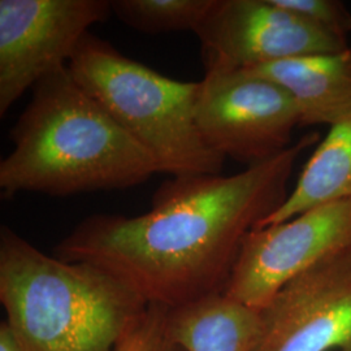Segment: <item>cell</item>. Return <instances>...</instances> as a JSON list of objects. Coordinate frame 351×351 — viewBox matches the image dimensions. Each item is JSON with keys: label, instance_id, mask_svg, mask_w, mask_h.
Segmentation results:
<instances>
[{"label": "cell", "instance_id": "8fae6325", "mask_svg": "<svg viewBox=\"0 0 351 351\" xmlns=\"http://www.w3.org/2000/svg\"><path fill=\"white\" fill-rule=\"evenodd\" d=\"M172 339L186 351H247L259 326V310L217 294L169 310Z\"/></svg>", "mask_w": 351, "mask_h": 351}, {"label": "cell", "instance_id": "8992f818", "mask_svg": "<svg viewBox=\"0 0 351 351\" xmlns=\"http://www.w3.org/2000/svg\"><path fill=\"white\" fill-rule=\"evenodd\" d=\"M351 249V199L333 202L247 234L226 285L228 298L261 310L290 280Z\"/></svg>", "mask_w": 351, "mask_h": 351}, {"label": "cell", "instance_id": "2e32d148", "mask_svg": "<svg viewBox=\"0 0 351 351\" xmlns=\"http://www.w3.org/2000/svg\"><path fill=\"white\" fill-rule=\"evenodd\" d=\"M0 351H32L16 337L10 326L3 322L0 324Z\"/></svg>", "mask_w": 351, "mask_h": 351}, {"label": "cell", "instance_id": "3957f363", "mask_svg": "<svg viewBox=\"0 0 351 351\" xmlns=\"http://www.w3.org/2000/svg\"><path fill=\"white\" fill-rule=\"evenodd\" d=\"M0 302L32 351H114L149 304L98 267L47 255L0 228Z\"/></svg>", "mask_w": 351, "mask_h": 351}, {"label": "cell", "instance_id": "9a60e30c", "mask_svg": "<svg viewBox=\"0 0 351 351\" xmlns=\"http://www.w3.org/2000/svg\"><path fill=\"white\" fill-rule=\"evenodd\" d=\"M277 4L300 16L306 23L335 37L348 39L351 13L339 0H275Z\"/></svg>", "mask_w": 351, "mask_h": 351}, {"label": "cell", "instance_id": "5bb4252c", "mask_svg": "<svg viewBox=\"0 0 351 351\" xmlns=\"http://www.w3.org/2000/svg\"><path fill=\"white\" fill-rule=\"evenodd\" d=\"M169 308L150 304L129 326L114 351H186L172 339L168 326Z\"/></svg>", "mask_w": 351, "mask_h": 351}, {"label": "cell", "instance_id": "5b68a950", "mask_svg": "<svg viewBox=\"0 0 351 351\" xmlns=\"http://www.w3.org/2000/svg\"><path fill=\"white\" fill-rule=\"evenodd\" d=\"M195 123L211 150L250 167L293 145L300 114L276 82L251 71L217 72L199 82Z\"/></svg>", "mask_w": 351, "mask_h": 351}, {"label": "cell", "instance_id": "7c38bea8", "mask_svg": "<svg viewBox=\"0 0 351 351\" xmlns=\"http://www.w3.org/2000/svg\"><path fill=\"white\" fill-rule=\"evenodd\" d=\"M351 199V119L330 126L306 162L280 208L259 228L274 226L326 203Z\"/></svg>", "mask_w": 351, "mask_h": 351}, {"label": "cell", "instance_id": "52a82bcc", "mask_svg": "<svg viewBox=\"0 0 351 351\" xmlns=\"http://www.w3.org/2000/svg\"><path fill=\"white\" fill-rule=\"evenodd\" d=\"M111 13V0H0V116Z\"/></svg>", "mask_w": 351, "mask_h": 351}, {"label": "cell", "instance_id": "9c48e42d", "mask_svg": "<svg viewBox=\"0 0 351 351\" xmlns=\"http://www.w3.org/2000/svg\"><path fill=\"white\" fill-rule=\"evenodd\" d=\"M247 351H351V249L280 289Z\"/></svg>", "mask_w": 351, "mask_h": 351}, {"label": "cell", "instance_id": "30bf717a", "mask_svg": "<svg viewBox=\"0 0 351 351\" xmlns=\"http://www.w3.org/2000/svg\"><path fill=\"white\" fill-rule=\"evenodd\" d=\"M285 88L300 128L337 125L351 119V49L313 53L249 69Z\"/></svg>", "mask_w": 351, "mask_h": 351}, {"label": "cell", "instance_id": "ba28073f", "mask_svg": "<svg viewBox=\"0 0 351 351\" xmlns=\"http://www.w3.org/2000/svg\"><path fill=\"white\" fill-rule=\"evenodd\" d=\"M195 34L204 75L349 49L348 39L316 29L275 0H215Z\"/></svg>", "mask_w": 351, "mask_h": 351}, {"label": "cell", "instance_id": "7a4b0ae2", "mask_svg": "<svg viewBox=\"0 0 351 351\" xmlns=\"http://www.w3.org/2000/svg\"><path fill=\"white\" fill-rule=\"evenodd\" d=\"M0 162L4 198L19 193L69 197L123 190L160 173L155 159L63 65L32 88Z\"/></svg>", "mask_w": 351, "mask_h": 351}, {"label": "cell", "instance_id": "277c9868", "mask_svg": "<svg viewBox=\"0 0 351 351\" xmlns=\"http://www.w3.org/2000/svg\"><path fill=\"white\" fill-rule=\"evenodd\" d=\"M75 81L172 177L221 175L226 158L195 123L199 82H182L138 63L88 33L68 63Z\"/></svg>", "mask_w": 351, "mask_h": 351}, {"label": "cell", "instance_id": "4fadbf2b", "mask_svg": "<svg viewBox=\"0 0 351 351\" xmlns=\"http://www.w3.org/2000/svg\"><path fill=\"white\" fill-rule=\"evenodd\" d=\"M215 0H111L112 13L125 25L145 33L160 34L191 30L211 10Z\"/></svg>", "mask_w": 351, "mask_h": 351}, {"label": "cell", "instance_id": "6da1fadb", "mask_svg": "<svg viewBox=\"0 0 351 351\" xmlns=\"http://www.w3.org/2000/svg\"><path fill=\"white\" fill-rule=\"evenodd\" d=\"M308 133L276 156L233 176L172 177L147 213H97L55 247L66 262L108 272L146 304L169 310L224 294L243 241L288 198Z\"/></svg>", "mask_w": 351, "mask_h": 351}]
</instances>
